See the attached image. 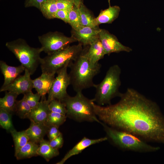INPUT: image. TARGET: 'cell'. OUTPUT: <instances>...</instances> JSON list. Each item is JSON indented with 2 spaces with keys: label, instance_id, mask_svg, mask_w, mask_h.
I'll use <instances>...</instances> for the list:
<instances>
[{
  "label": "cell",
  "instance_id": "cell-1",
  "mask_svg": "<svg viewBox=\"0 0 164 164\" xmlns=\"http://www.w3.org/2000/svg\"><path fill=\"white\" fill-rule=\"evenodd\" d=\"M119 97L117 103L105 107L92 102L100 120L146 142L164 144V116L156 103L131 88Z\"/></svg>",
  "mask_w": 164,
  "mask_h": 164
},
{
  "label": "cell",
  "instance_id": "cell-2",
  "mask_svg": "<svg viewBox=\"0 0 164 164\" xmlns=\"http://www.w3.org/2000/svg\"><path fill=\"white\" fill-rule=\"evenodd\" d=\"M68 67L70 85L77 93L94 87V77L100 72L101 65L99 63H91L84 51L74 61L70 62Z\"/></svg>",
  "mask_w": 164,
  "mask_h": 164
},
{
  "label": "cell",
  "instance_id": "cell-3",
  "mask_svg": "<svg viewBox=\"0 0 164 164\" xmlns=\"http://www.w3.org/2000/svg\"><path fill=\"white\" fill-rule=\"evenodd\" d=\"M108 138L121 149L141 153L156 152L160 148L151 145L146 141L130 132L111 127L100 121Z\"/></svg>",
  "mask_w": 164,
  "mask_h": 164
},
{
  "label": "cell",
  "instance_id": "cell-4",
  "mask_svg": "<svg viewBox=\"0 0 164 164\" xmlns=\"http://www.w3.org/2000/svg\"><path fill=\"white\" fill-rule=\"evenodd\" d=\"M121 68L118 65H114L109 67L103 80L99 84L94 85L96 93L93 99L94 102L100 106L110 105L113 98L120 97L121 94L119 91L121 83Z\"/></svg>",
  "mask_w": 164,
  "mask_h": 164
},
{
  "label": "cell",
  "instance_id": "cell-5",
  "mask_svg": "<svg viewBox=\"0 0 164 164\" xmlns=\"http://www.w3.org/2000/svg\"><path fill=\"white\" fill-rule=\"evenodd\" d=\"M93 101V99H88L82 92H78L73 97L68 95L62 102L66 105L67 117L79 122L96 121L100 123V121L97 118L94 111Z\"/></svg>",
  "mask_w": 164,
  "mask_h": 164
},
{
  "label": "cell",
  "instance_id": "cell-6",
  "mask_svg": "<svg viewBox=\"0 0 164 164\" xmlns=\"http://www.w3.org/2000/svg\"><path fill=\"white\" fill-rule=\"evenodd\" d=\"M80 43L41 58L40 65L42 73H55L66 65L75 61L84 50Z\"/></svg>",
  "mask_w": 164,
  "mask_h": 164
},
{
  "label": "cell",
  "instance_id": "cell-7",
  "mask_svg": "<svg viewBox=\"0 0 164 164\" xmlns=\"http://www.w3.org/2000/svg\"><path fill=\"white\" fill-rule=\"evenodd\" d=\"M5 46L31 75L35 72L40 65V54L43 52L41 48L31 47L20 38L7 42Z\"/></svg>",
  "mask_w": 164,
  "mask_h": 164
},
{
  "label": "cell",
  "instance_id": "cell-8",
  "mask_svg": "<svg viewBox=\"0 0 164 164\" xmlns=\"http://www.w3.org/2000/svg\"><path fill=\"white\" fill-rule=\"evenodd\" d=\"M42 51L47 55L63 50L77 41L73 37H68L57 32H49L38 37Z\"/></svg>",
  "mask_w": 164,
  "mask_h": 164
},
{
  "label": "cell",
  "instance_id": "cell-9",
  "mask_svg": "<svg viewBox=\"0 0 164 164\" xmlns=\"http://www.w3.org/2000/svg\"><path fill=\"white\" fill-rule=\"evenodd\" d=\"M69 64H67L56 72L57 76L55 77L48 94L47 100L49 104L54 99L62 102L68 95L67 89L70 85V77L67 72Z\"/></svg>",
  "mask_w": 164,
  "mask_h": 164
},
{
  "label": "cell",
  "instance_id": "cell-10",
  "mask_svg": "<svg viewBox=\"0 0 164 164\" xmlns=\"http://www.w3.org/2000/svg\"><path fill=\"white\" fill-rule=\"evenodd\" d=\"M99 39L106 55L109 56L112 53H118L122 51L129 52L132 50L129 47L122 44L115 36L105 29H101Z\"/></svg>",
  "mask_w": 164,
  "mask_h": 164
},
{
  "label": "cell",
  "instance_id": "cell-11",
  "mask_svg": "<svg viewBox=\"0 0 164 164\" xmlns=\"http://www.w3.org/2000/svg\"><path fill=\"white\" fill-rule=\"evenodd\" d=\"M23 75H19L12 83L0 89L1 92L8 91L15 93L18 95L32 91L33 88V80L30 77L31 74L25 69Z\"/></svg>",
  "mask_w": 164,
  "mask_h": 164
},
{
  "label": "cell",
  "instance_id": "cell-12",
  "mask_svg": "<svg viewBox=\"0 0 164 164\" xmlns=\"http://www.w3.org/2000/svg\"><path fill=\"white\" fill-rule=\"evenodd\" d=\"M101 30L98 26L91 27L82 26L77 29H72L71 36L83 46H90L99 39Z\"/></svg>",
  "mask_w": 164,
  "mask_h": 164
},
{
  "label": "cell",
  "instance_id": "cell-13",
  "mask_svg": "<svg viewBox=\"0 0 164 164\" xmlns=\"http://www.w3.org/2000/svg\"><path fill=\"white\" fill-rule=\"evenodd\" d=\"M49 104L46 97L41 98V101L37 105L31 108L27 118L30 121L46 125L48 115L51 111Z\"/></svg>",
  "mask_w": 164,
  "mask_h": 164
},
{
  "label": "cell",
  "instance_id": "cell-14",
  "mask_svg": "<svg viewBox=\"0 0 164 164\" xmlns=\"http://www.w3.org/2000/svg\"><path fill=\"white\" fill-rule=\"evenodd\" d=\"M108 139L107 137L97 139H91L84 137L66 154L60 161L57 162L56 164H63L68 159L81 153L83 151L89 146L107 140Z\"/></svg>",
  "mask_w": 164,
  "mask_h": 164
},
{
  "label": "cell",
  "instance_id": "cell-15",
  "mask_svg": "<svg viewBox=\"0 0 164 164\" xmlns=\"http://www.w3.org/2000/svg\"><path fill=\"white\" fill-rule=\"evenodd\" d=\"M55 73H42L40 76L33 80V88L39 94L41 97H46L55 78Z\"/></svg>",
  "mask_w": 164,
  "mask_h": 164
},
{
  "label": "cell",
  "instance_id": "cell-16",
  "mask_svg": "<svg viewBox=\"0 0 164 164\" xmlns=\"http://www.w3.org/2000/svg\"><path fill=\"white\" fill-rule=\"evenodd\" d=\"M0 68L4 77V82L2 87L12 83L25 69V67L21 64L17 67L10 66L2 60L0 61Z\"/></svg>",
  "mask_w": 164,
  "mask_h": 164
},
{
  "label": "cell",
  "instance_id": "cell-17",
  "mask_svg": "<svg viewBox=\"0 0 164 164\" xmlns=\"http://www.w3.org/2000/svg\"><path fill=\"white\" fill-rule=\"evenodd\" d=\"M30 121L29 127L25 131L29 141L37 144L44 139V136L47 134L49 127L42 123Z\"/></svg>",
  "mask_w": 164,
  "mask_h": 164
},
{
  "label": "cell",
  "instance_id": "cell-18",
  "mask_svg": "<svg viewBox=\"0 0 164 164\" xmlns=\"http://www.w3.org/2000/svg\"><path fill=\"white\" fill-rule=\"evenodd\" d=\"M109 7L101 10L98 16L95 18L97 26L102 24L111 23L118 16L120 11V7L117 5L111 6L110 0H108Z\"/></svg>",
  "mask_w": 164,
  "mask_h": 164
},
{
  "label": "cell",
  "instance_id": "cell-19",
  "mask_svg": "<svg viewBox=\"0 0 164 164\" xmlns=\"http://www.w3.org/2000/svg\"><path fill=\"white\" fill-rule=\"evenodd\" d=\"M86 54L90 62L94 64L104 58L106 54L99 39L90 45Z\"/></svg>",
  "mask_w": 164,
  "mask_h": 164
},
{
  "label": "cell",
  "instance_id": "cell-20",
  "mask_svg": "<svg viewBox=\"0 0 164 164\" xmlns=\"http://www.w3.org/2000/svg\"><path fill=\"white\" fill-rule=\"evenodd\" d=\"M39 143L37 154L43 157L47 161L59 155L58 149L52 147L50 144L49 141L43 139Z\"/></svg>",
  "mask_w": 164,
  "mask_h": 164
},
{
  "label": "cell",
  "instance_id": "cell-21",
  "mask_svg": "<svg viewBox=\"0 0 164 164\" xmlns=\"http://www.w3.org/2000/svg\"><path fill=\"white\" fill-rule=\"evenodd\" d=\"M5 92V96L0 98V108L12 114L15 112L16 99L18 95L12 92Z\"/></svg>",
  "mask_w": 164,
  "mask_h": 164
},
{
  "label": "cell",
  "instance_id": "cell-22",
  "mask_svg": "<svg viewBox=\"0 0 164 164\" xmlns=\"http://www.w3.org/2000/svg\"><path fill=\"white\" fill-rule=\"evenodd\" d=\"M39 146L37 143L29 141L19 149L15 156L17 160H20L38 155L37 152Z\"/></svg>",
  "mask_w": 164,
  "mask_h": 164
},
{
  "label": "cell",
  "instance_id": "cell-23",
  "mask_svg": "<svg viewBox=\"0 0 164 164\" xmlns=\"http://www.w3.org/2000/svg\"><path fill=\"white\" fill-rule=\"evenodd\" d=\"M81 25L83 26L95 27L98 26L94 17L89 10L82 4L79 8Z\"/></svg>",
  "mask_w": 164,
  "mask_h": 164
},
{
  "label": "cell",
  "instance_id": "cell-24",
  "mask_svg": "<svg viewBox=\"0 0 164 164\" xmlns=\"http://www.w3.org/2000/svg\"><path fill=\"white\" fill-rule=\"evenodd\" d=\"M56 2L57 0H47L41 4L39 9L46 19L55 18L56 14L58 10Z\"/></svg>",
  "mask_w": 164,
  "mask_h": 164
},
{
  "label": "cell",
  "instance_id": "cell-25",
  "mask_svg": "<svg viewBox=\"0 0 164 164\" xmlns=\"http://www.w3.org/2000/svg\"><path fill=\"white\" fill-rule=\"evenodd\" d=\"M10 133L14 143L15 155L29 141V138L25 130L18 132L15 129Z\"/></svg>",
  "mask_w": 164,
  "mask_h": 164
},
{
  "label": "cell",
  "instance_id": "cell-26",
  "mask_svg": "<svg viewBox=\"0 0 164 164\" xmlns=\"http://www.w3.org/2000/svg\"><path fill=\"white\" fill-rule=\"evenodd\" d=\"M12 114L0 108V125L8 132L11 133L15 129L12 124Z\"/></svg>",
  "mask_w": 164,
  "mask_h": 164
},
{
  "label": "cell",
  "instance_id": "cell-27",
  "mask_svg": "<svg viewBox=\"0 0 164 164\" xmlns=\"http://www.w3.org/2000/svg\"><path fill=\"white\" fill-rule=\"evenodd\" d=\"M31 108L23 97L22 99L16 101L15 112L22 119L27 118Z\"/></svg>",
  "mask_w": 164,
  "mask_h": 164
},
{
  "label": "cell",
  "instance_id": "cell-28",
  "mask_svg": "<svg viewBox=\"0 0 164 164\" xmlns=\"http://www.w3.org/2000/svg\"><path fill=\"white\" fill-rule=\"evenodd\" d=\"M67 117L66 115L51 111L46 125L48 127L55 126L59 127L65 121Z\"/></svg>",
  "mask_w": 164,
  "mask_h": 164
},
{
  "label": "cell",
  "instance_id": "cell-29",
  "mask_svg": "<svg viewBox=\"0 0 164 164\" xmlns=\"http://www.w3.org/2000/svg\"><path fill=\"white\" fill-rule=\"evenodd\" d=\"M68 23L73 29H77L82 26L79 8L75 5L69 12Z\"/></svg>",
  "mask_w": 164,
  "mask_h": 164
},
{
  "label": "cell",
  "instance_id": "cell-30",
  "mask_svg": "<svg viewBox=\"0 0 164 164\" xmlns=\"http://www.w3.org/2000/svg\"><path fill=\"white\" fill-rule=\"evenodd\" d=\"M49 106L51 111L66 115L67 110L66 105L63 102L54 99L49 103Z\"/></svg>",
  "mask_w": 164,
  "mask_h": 164
},
{
  "label": "cell",
  "instance_id": "cell-31",
  "mask_svg": "<svg viewBox=\"0 0 164 164\" xmlns=\"http://www.w3.org/2000/svg\"><path fill=\"white\" fill-rule=\"evenodd\" d=\"M23 97L32 108L37 105L41 96L37 92L34 94L30 91L24 94Z\"/></svg>",
  "mask_w": 164,
  "mask_h": 164
},
{
  "label": "cell",
  "instance_id": "cell-32",
  "mask_svg": "<svg viewBox=\"0 0 164 164\" xmlns=\"http://www.w3.org/2000/svg\"><path fill=\"white\" fill-rule=\"evenodd\" d=\"M56 5L58 10H70L74 5L69 0H57Z\"/></svg>",
  "mask_w": 164,
  "mask_h": 164
},
{
  "label": "cell",
  "instance_id": "cell-33",
  "mask_svg": "<svg viewBox=\"0 0 164 164\" xmlns=\"http://www.w3.org/2000/svg\"><path fill=\"white\" fill-rule=\"evenodd\" d=\"M63 142L62 134L61 133L55 138L51 141H49V143L52 147L58 149L62 147L63 144Z\"/></svg>",
  "mask_w": 164,
  "mask_h": 164
},
{
  "label": "cell",
  "instance_id": "cell-34",
  "mask_svg": "<svg viewBox=\"0 0 164 164\" xmlns=\"http://www.w3.org/2000/svg\"><path fill=\"white\" fill-rule=\"evenodd\" d=\"M58 128V127L55 126H50L49 127L47 134L49 141L55 138L61 133Z\"/></svg>",
  "mask_w": 164,
  "mask_h": 164
},
{
  "label": "cell",
  "instance_id": "cell-35",
  "mask_svg": "<svg viewBox=\"0 0 164 164\" xmlns=\"http://www.w3.org/2000/svg\"><path fill=\"white\" fill-rule=\"evenodd\" d=\"M70 10H58L56 14L55 18L61 19L65 23H68L69 13Z\"/></svg>",
  "mask_w": 164,
  "mask_h": 164
},
{
  "label": "cell",
  "instance_id": "cell-36",
  "mask_svg": "<svg viewBox=\"0 0 164 164\" xmlns=\"http://www.w3.org/2000/svg\"><path fill=\"white\" fill-rule=\"evenodd\" d=\"M47 0H26L25 7H34L39 9L41 4Z\"/></svg>",
  "mask_w": 164,
  "mask_h": 164
},
{
  "label": "cell",
  "instance_id": "cell-37",
  "mask_svg": "<svg viewBox=\"0 0 164 164\" xmlns=\"http://www.w3.org/2000/svg\"><path fill=\"white\" fill-rule=\"evenodd\" d=\"M74 5L78 8H79L82 4H83V0H69Z\"/></svg>",
  "mask_w": 164,
  "mask_h": 164
}]
</instances>
